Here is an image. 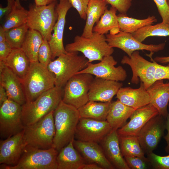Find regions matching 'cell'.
Instances as JSON below:
<instances>
[{
    "instance_id": "obj_1",
    "label": "cell",
    "mask_w": 169,
    "mask_h": 169,
    "mask_svg": "<svg viewBox=\"0 0 169 169\" xmlns=\"http://www.w3.org/2000/svg\"><path fill=\"white\" fill-rule=\"evenodd\" d=\"M55 133L53 147L59 152L74 139L77 124L81 118L78 109L61 100L53 112Z\"/></svg>"
},
{
    "instance_id": "obj_2",
    "label": "cell",
    "mask_w": 169,
    "mask_h": 169,
    "mask_svg": "<svg viewBox=\"0 0 169 169\" xmlns=\"http://www.w3.org/2000/svg\"><path fill=\"white\" fill-rule=\"evenodd\" d=\"M62 88L54 86L34 100L22 105V119L25 126L33 124L54 111L62 99Z\"/></svg>"
},
{
    "instance_id": "obj_3",
    "label": "cell",
    "mask_w": 169,
    "mask_h": 169,
    "mask_svg": "<svg viewBox=\"0 0 169 169\" xmlns=\"http://www.w3.org/2000/svg\"><path fill=\"white\" fill-rule=\"evenodd\" d=\"M21 81L26 102L34 100L55 86L54 74L38 61L31 62L28 72Z\"/></svg>"
},
{
    "instance_id": "obj_4",
    "label": "cell",
    "mask_w": 169,
    "mask_h": 169,
    "mask_svg": "<svg viewBox=\"0 0 169 169\" xmlns=\"http://www.w3.org/2000/svg\"><path fill=\"white\" fill-rule=\"evenodd\" d=\"M65 49L68 52H81L89 63L100 61L104 57L111 55L114 51L113 48L107 42L106 36L95 32L89 38L76 35L74 42L67 44Z\"/></svg>"
},
{
    "instance_id": "obj_5",
    "label": "cell",
    "mask_w": 169,
    "mask_h": 169,
    "mask_svg": "<svg viewBox=\"0 0 169 169\" xmlns=\"http://www.w3.org/2000/svg\"><path fill=\"white\" fill-rule=\"evenodd\" d=\"M89 63L83 55L78 52H67L51 61L47 66L54 75L55 86L63 89L68 81L76 74L85 68Z\"/></svg>"
},
{
    "instance_id": "obj_6",
    "label": "cell",
    "mask_w": 169,
    "mask_h": 169,
    "mask_svg": "<svg viewBox=\"0 0 169 169\" xmlns=\"http://www.w3.org/2000/svg\"><path fill=\"white\" fill-rule=\"evenodd\" d=\"M59 151L52 147L41 149L27 145L18 162L9 166L1 164L0 169H58Z\"/></svg>"
},
{
    "instance_id": "obj_7",
    "label": "cell",
    "mask_w": 169,
    "mask_h": 169,
    "mask_svg": "<svg viewBox=\"0 0 169 169\" xmlns=\"http://www.w3.org/2000/svg\"><path fill=\"white\" fill-rule=\"evenodd\" d=\"M53 112L33 124L25 126L24 136L27 145L44 149L53 147L55 133Z\"/></svg>"
},
{
    "instance_id": "obj_8",
    "label": "cell",
    "mask_w": 169,
    "mask_h": 169,
    "mask_svg": "<svg viewBox=\"0 0 169 169\" xmlns=\"http://www.w3.org/2000/svg\"><path fill=\"white\" fill-rule=\"evenodd\" d=\"M57 4L56 1L47 5L30 4L29 6L27 23L29 28L38 32L48 41L58 17Z\"/></svg>"
},
{
    "instance_id": "obj_9",
    "label": "cell",
    "mask_w": 169,
    "mask_h": 169,
    "mask_svg": "<svg viewBox=\"0 0 169 169\" xmlns=\"http://www.w3.org/2000/svg\"><path fill=\"white\" fill-rule=\"evenodd\" d=\"M94 79L90 74H75L64 87L62 100L78 109L85 104L89 101L88 92Z\"/></svg>"
},
{
    "instance_id": "obj_10",
    "label": "cell",
    "mask_w": 169,
    "mask_h": 169,
    "mask_svg": "<svg viewBox=\"0 0 169 169\" xmlns=\"http://www.w3.org/2000/svg\"><path fill=\"white\" fill-rule=\"evenodd\" d=\"M22 111V105L9 99L0 106V136L2 139L24 129Z\"/></svg>"
},
{
    "instance_id": "obj_11",
    "label": "cell",
    "mask_w": 169,
    "mask_h": 169,
    "mask_svg": "<svg viewBox=\"0 0 169 169\" xmlns=\"http://www.w3.org/2000/svg\"><path fill=\"white\" fill-rule=\"evenodd\" d=\"M151 58L152 62L141 56L139 51H136L130 57L124 56L121 61V64H128L131 67L132 72L131 83L137 84L139 78L146 90L155 82L157 62Z\"/></svg>"
},
{
    "instance_id": "obj_12",
    "label": "cell",
    "mask_w": 169,
    "mask_h": 169,
    "mask_svg": "<svg viewBox=\"0 0 169 169\" xmlns=\"http://www.w3.org/2000/svg\"><path fill=\"white\" fill-rule=\"evenodd\" d=\"M166 119L159 114L149 120L136 136L145 154L152 152L163 136Z\"/></svg>"
},
{
    "instance_id": "obj_13",
    "label": "cell",
    "mask_w": 169,
    "mask_h": 169,
    "mask_svg": "<svg viewBox=\"0 0 169 169\" xmlns=\"http://www.w3.org/2000/svg\"><path fill=\"white\" fill-rule=\"evenodd\" d=\"M112 130L107 120L81 117L77 126L74 139L99 144Z\"/></svg>"
},
{
    "instance_id": "obj_14",
    "label": "cell",
    "mask_w": 169,
    "mask_h": 169,
    "mask_svg": "<svg viewBox=\"0 0 169 169\" xmlns=\"http://www.w3.org/2000/svg\"><path fill=\"white\" fill-rule=\"evenodd\" d=\"M106 37L107 42L111 47L121 49L129 57L136 51L146 50L153 53L163 50L165 46V43L156 45L143 44L136 39L131 33L122 31L115 35L107 34Z\"/></svg>"
},
{
    "instance_id": "obj_15",
    "label": "cell",
    "mask_w": 169,
    "mask_h": 169,
    "mask_svg": "<svg viewBox=\"0 0 169 169\" xmlns=\"http://www.w3.org/2000/svg\"><path fill=\"white\" fill-rule=\"evenodd\" d=\"M100 61L96 64L89 63L85 68L76 74H90L97 77L117 81L125 80L126 71L121 66H115L117 62L111 55L104 57Z\"/></svg>"
},
{
    "instance_id": "obj_16",
    "label": "cell",
    "mask_w": 169,
    "mask_h": 169,
    "mask_svg": "<svg viewBox=\"0 0 169 169\" xmlns=\"http://www.w3.org/2000/svg\"><path fill=\"white\" fill-rule=\"evenodd\" d=\"M24 129L19 133L0 141V164L13 166L17 163L27 145Z\"/></svg>"
},
{
    "instance_id": "obj_17",
    "label": "cell",
    "mask_w": 169,
    "mask_h": 169,
    "mask_svg": "<svg viewBox=\"0 0 169 169\" xmlns=\"http://www.w3.org/2000/svg\"><path fill=\"white\" fill-rule=\"evenodd\" d=\"M72 7L68 0H59L57 4L58 17L53 28V32L48 41L52 52V60L67 52L63 45V37L67 13Z\"/></svg>"
},
{
    "instance_id": "obj_18",
    "label": "cell",
    "mask_w": 169,
    "mask_h": 169,
    "mask_svg": "<svg viewBox=\"0 0 169 169\" xmlns=\"http://www.w3.org/2000/svg\"><path fill=\"white\" fill-rule=\"evenodd\" d=\"M158 114V110L150 104L136 109L129 122L117 130L119 136H136L149 120Z\"/></svg>"
},
{
    "instance_id": "obj_19",
    "label": "cell",
    "mask_w": 169,
    "mask_h": 169,
    "mask_svg": "<svg viewBox=\"0 0 169 169\" xmlns=\"http://www.w3.org/2000/svg\"><path fill=\"white\" fill-rule=\"evenodd\" d=\"M0 85L5 89L8 99L22 105L26 102L21 80L1 62H0Z\"/></svg>"
},
{
    "instance_id": "obj_20",
    "label": "cell",
    "mask_w": 169,
    "mask_h": 169,
    "mask_svg": "<svg viewBox=\"0 0 169 169\" xmlns=\"http://www.w3.org/2000/svg\"><path fill=\"white\" fill-rule=\"evenodd\" d=\"M74 148L82 156L85 163L96 164L103 169H114L106 157L99 144L74 139Z\"/></svg>"
},
{
    "instance_id": "obj_21",
    "label": "cell",
    "mask_w": 169,
    "mask_h": 169,
    "mask_svg": "<svg viewBox=\"0 0 169 169\" xmlns=\"http://www.w3.org/2000/svg\"><path fill=\"white\" fill-rule=\"evenodd\" d=\"M99 144L106 157L115 169H130L121 151L117 130L112 129Z\"/></svg>"
},
{
    "instance_id": "obj_22",
    "label": "cell",
    "mask_w": 169,
    "mask_h": 169,
    "mask_svg": "<svg viewBox=\"0 0 169 169\" xmlns=\"http://www.w3.org/2000/svg\"><path fill=\"white\" fill-rule=\"evenodd\" d=\"M122 86V83L119 81L95 77L88 92L89 101L111 102L113 97Z\"/></svg>"
},
{
    "instance_id": "obj_23",
    "label": "cell",
    "mask_w": 169,
    "mask_h": 169,
    "mask_svg": "<svg viewBox=\"0 0 169 169\" xmlns=\"http://www.w3.org/2000/svg\"><path fill=\"white\" fill-rule=\"evenodd\" d=\"M116 95V98L121 102L136 109L150 103L149 95L142 82L137 89L121 87Z\"/></svg>"
},
{
    "instance_id": "obj_24",
    "label": "cell",
    "mask_w": 169,
    "mask_h": 169,
    "mask_svg": "<svg viewBox=\"0 0 169 169\" xmlns=\"http://www.w3.org/2000/svg\"><path fill=\"white\" fill-rule=\"evenodd\" d=\"M150 97V104L158 110L159 115L166 119L169 103V82L166 83L163 79L154 82L147 89Z\"/></svg>"
},
{
    "instance_id": "obj_25",
    "label": "cell",
    "mask_w": 169,
    "mask_h": 169,
    "mask_svg": "<svg viewBox=\"0 0 169 169\" xmlns=\"http://www.w3.org/2000/svg\"><path fill=\"white\" fill-rule=\"evenodd\" d=\"M74 140L59 151L57 157L58 169H81L85 163L82 156L74 148Z\"/></svg>"
},
{
    "instance_id": "obj_26",
    "label": "cell",
    "mask_w": 169,
    "mask_h": 169,
    "mask_svg": "<svg viewBox=\"0 0 169 169\" xmlns=\"http://www.w3.org/2000/svg\"><path fill=\"white\" fill-rule=\"evenodd\" d=\"M2 62L8 68L22 81L30 67L31 62L21 48L13 49L9 55Z\"/></svg>"
},
{
    "instance_id": "obj_27",
    "label": "cell",
    "mask_w": 169,
    "mask_h": 169,
    "mask_svg": "<svg viewBox=\"0 0 169 169\" xmlns=\"http://www.w3.org/2000/svg\"><path fill=\"white\" fill-rule=\"evenodd\" d=\"M136 109L117 99L111 102L106 120L112 129L117 130L126 124L127 120Z\"/></svg>"
},
{
    "instance_id": "obj_28",
    "label": "cell",
    "mask_w": 169,
    "mask_h": 169,
    "mask_svg": "<svg viewBox=\"0 0 169 169\" xmlns=\"http://www.w3.org/2000/svg\"><path fill=\"white\" fill-rule=\"evenodd\" d=\"M108 4L105 0H89L86 11V22L81 35L82 36L89 38L92 36L94 25L107 8Z\"/></svg>"
},
{
    "instance_id": "obj_29",
    "label": "cell",
    "mask_w": 169,
    "mask_h": 169,
    "mask_svg": "<svg viewBox=\"0 0 169 169\" xmlns=\"http://www.w3.org/2000/svg\"><path fill=\"white\" fill-rule=\"evenodd\" d=\"M111 102H104L89 101L78 109L81 118L106 120Z\"/></svg>"
},
{
    "instance_id": "obj_30",
    "label": "cell",
    "mask_w": 169,
    "mask_h": 169,
    "mask_svg": "<svg viewBox=\"0 0 169 169\" xmlns=\"http://www.w3.org/2000/svg\"><path fill=\"white\" fill-rule=\"evenodd\" d=\"M44 39L40 33L29 28L21 49L29 59L31 62L38 61V53Z\"/></svg>"
},
{
    "instance_id": "obj_31",
    "label": "cell",
    "mask_w": 169,
    "mask_h": 169,
    "mask_svg": "<svg viewBox=\"0 0 169 169\" xmlns=\"http://www.w3.org/2000/svg\"><path fill=\"white\" fill-rule=\"evenodd\" d=\"M117 16L120 31L131 33L145 26L151 25L157 21L154 16H149L144 19L129 17L126 14L120 13Z\"/></svg>"
},
{
    "instance_id": "obj_32",
    "label": "cell",
    "mask_w": 169,
    "mask_h": 169,
    "mask_svg": "<svg viewBox=\"0 0 169 169\" xmlns=\"http://www.w3.org/2000/svg\"><path fill=\"white\" fill-rule=\"evenodd\" d=\"M117 11L115 8L111 6L109 9L107 8L94 27L93 32L104 35L113 29L119 28Z\"/></svg>"
},
{
    "instance_id": "obj_33",
    "label": "cell",
    "mask_w": 169,
    "mask_h": 169,
    "mask_svg": "<svg viewBox=\"0 0 169 169\" xmlns=\"http://www.w3.org/2000/svg\"><path fill=\"white\" fill-rule=\"evenodd\" d=\"M131 34L141 42L149 37L169 36V24L161 22L155 25L146 26Z\"/></svg>"
},
{
    "instance_id": "obj_34",
    "label": "cell",
    "mask_w": 169,
    "mask_h": 169,
    "mask_svg": "<svg viewBox=\"0 0 169 169\" xmlns=\"http://www.w3.org/2000/svg\"><path fill=\"white\" fill-rule=\"evenodd\" d=\"M119 141L121 151L124 157L144 156L145 153L136 136H119Z\"/></svg>"
},
{
    "instance_id": "obj_35",
    "label": "cell",
    "mask_w": 169,
    "mask_h": 169,
    "mask_svg": "<svg viewBox=\"0 0 169 169\" xmlns=\"http://www.w3.org/2000/svg\"><path fill=\"white\" fill-rule=\"evenodd\" d=\"M28 10L22 6H16L6 16L2 26L5 31L27 23Z\"/></svg>"
},
{
    "instance_id": "obj_36",
    "label": "cell",
    "mask_w": 169,
    "mask_h": 169,
    "mask_svg": "<svg viewBox=\"0 0 169 169\" xmlns=\"http://www.w3.org/2000/svg\"><path fill=\"white\" fill-rule=\"evenodd\" d=\"M29 28L26 23L5 31L6 41L13 49L21 48Z\"/></svg>"
},
{
    "instance_id": "obj_37",
    "label": "cell",
    "mask_w": 169,
    "mask_h": 169,
    "mask_svg": "<svg viewBox=\"0 0 169 169\" xmlns=\"http://www.w3.org/2000/svg\"><path fill=\"white\" fill-rule=\"evenodd\" d=\"M124 158L130 169H149L152 168L151 162L144 156H126Z\"/></svg>"
},
{
    "instance_id": "obj_38",
    "label": "cell",
    "mask_w": 169,
    "mask_h": 169,
    "mask_svg": "<svg viewBox=\"0 0 169 169\" xmlns=\"http://www.w3.org/2000/svg\"><path fill=\"white\" fill-rule=\"evenodd\" d=\"M38 61L40 63L47 67L52 60V53L48 41L44 39L39 49Z\"/></svg>"
},
{
    "instance_id": "obj_39",
    "label": "cell",
    "mask_w": 169,
    "mask_h": 169,
    "mask_svg": "<svg viewBox=\"0 0 169 169\" xmlns=\"http://www.w3.org/2000/svg\"><path fill=\"white\" fill-rule=\"evenodd\" d=\"M147 157L153 169H169V155L161 156L152 152L147 155Z\"/></svg>"
},
{
    "instance_id": "obj_40",
    "label": "cell",
    "mask_w": 169,
    "mask_h": 169,
    "mask_svg": "<svg viewBox=\"0 0 169 169\" xmlns=\"http://www.w3.org/2000/svg\"><path fill=\"white\" fill-rule=\"evenodd\" d=\"M120 13L126 14L132 4V0H105Z\"/></svg>"
},
{
    "instance_id": "obj_41",
    "label": "cell",
    "mask_w": 169,
    "mask_h": 169,
    "mask_svg": "<svg viewBox=\"0 0 169 169\" xmlns=\"http://www.w3.org/2000/svg\"><path fill=\"white\" fill-rule=\"evenodd\" d=\"M156 4L162 22L169 24V6L166 0H153Z\"/></svg>"
},
{
    "instance_id": "obj_42",
    "label": "cell",
    "mask_w": 169,
    "mask_h": 169,
    "mask_svg": "<svg viewBox=\"0 0 169 169\" xmlns=\"http://www.w3.org/2000/svg\"><path fill=\"white\" fill-rule=\"evenodd\" d=\"M68 0L72 7L78 12L80 17L84 20H86V11L90 0Z\"/></svg>"
},
{
    "instance_id": "obj_43",
    "label": "cell",
    "mask_w": 169,
    "mask_h": 169,
    "mask_svg": "<svg viewBox=\"0 0 169 169\" xmlns=\"http://www.w3.org/2000/svg\"><path fill=\"white\" fill-rule=\"evenodd\" d=\"M154 79L155 82L158 80L169 79V63L166 66L157 63Z\"/></svg>"
},
{
    "instance_id": "obj_44",
    "label": "cell",
    "mask_w": 169,
    "mask_h": 169,
    "mask_svg": "<svg viewBox=\"0 0 169 169\" xmlns=\"http://www.w3.org/2000/svg\"><path fill=\"white\" fill-rule=\"evenodd\" d=\"M12 49L6 41L0 42V61L4 60L9 55Z\"/></svg>"
},
{
    "instance_id": "obj_45",
    "label": "cell",
    "mask_w": 169,
    "mask_h": 169,
    "mask_svg": "<svg viewBox=\"0 0 169 169\" xmlns=\"http://www.w3.org/2000/svg\"><path fill=\"white\" fill-rule=\"evenodd\" d=\"M7 5L5 7H3L0 4V19L4 16H7L16 6L15 0H7Z\"/></svg>"
},
{
    "instance_id": "obj_46",
    "label": "cell",
    "mask_w": 169,
    "mask_h": 169,
    "mask_svg": "<svg viewBox=\"0 0 169 169\" xmlns=\"http://www.w3.org/2000/svg\"><path fill=\"white\" fill-rule=\"evenodd\" d=\"M167 130V134L164 138L166 143V146L165 150L166 151L169 153V103L168 105V113L166 117V129Z\"/></svg>"
},
{
    "instance_id": "obj_47",
    "label": "cell",
    "mask_w": 169,
    "mask_h": 169,
    "mask_svg": "<svg viewBox=\"0 0 169 169\" xmlns=\"http://www.w3.org/2000/svg\"><path fill=\"white\" fill-rule=\"evenodd\" d=\"M8 99V96L5 89L0 85V106Z\"/></svg>"
},
{
    "instance_id": "obj_48",
    "label": "cell",
    "mask_w": 169,
    "mask_h": 169,
    "mask_svg": "<svg viewBox=\"0 0 169 169\" xmlns=\"http://www.w3.org/2000/svg\"><path fill=\"white\" fill-rule=\"evenodd\" d=\"M81 169H103V168L95 163H85L82 166Z\"/></svg>"
},
{
    "instance_id": "obj_49",
    "label": "cell",
    "mask_w": 169,
    "mask_h": 169,
    "mask_svg": "<svg viewBox=\"0 0 169 169\" xmlns=\"http://www.w3.org/2000/svg\"><path fill=\"white\" fill-rule=\"evenodd\" d=\"M35 4L37 6L47 5L56 2L57 0H34Z\"/></svg>"
},
{
    "instance_id": "obj_50",
    "label": "cell",
    "mask_w": 169,
    "mask_h": 169,
    "mask_svg": "<svg viewBox=\"0 0 169 169\" xmlns=\"http://www.w3.org/2000/svg\"><path fill=\"white\" fill-rule=\"evenodd\" d=\"M154 60L157 62L162 64L169 63V56H157L154 58Z\"/></svg>"
},
{
    "instance_id": "obj_51",
    "label": "cell",
    "mask_w": 169,
    "mask_h": 169,
    "mask_svg": "<svg viewBox=\"0 0 169 169\" xmlns=\"http://www.w3.org/2000/svg\"><path fill=\"white\" fill-rule=\"evenodd\" d=\"M6 41L5 31L3 27H0V42H3Z\"/></svg>"
},
{
    "instance_id": "obj_52",
    "label": "cell",
    "mask_w": 169,
    "mask_h": 169,
    "mask_svg": "<svg viewBox=\"0 0 169 169\" xmlns=\"http://www.w3.org/2000/svg\"><path fill=\"white\" fill-rule=\"evenodd\" d=\"M20 0L26 1L27 0H15L16 3V6L17 7H20L21 6L20 3Z\"/></svg>"
},
{
    "instance_id": "obj_53",
    "label": "cell",
    "mask_w": 169,
    "mask_h": 169,
    "mask_svg": "<svg viewBox=\"0 0 169 169\" xmlns=\"http://www.w3.org/2000/svg\"><path fill=\"white\" fill-rule=\"evenodd\" d=\"M166 0L167 3L168 4V5L169 6V0Z\"/></svg>"
}]
</instances>
